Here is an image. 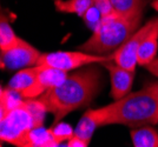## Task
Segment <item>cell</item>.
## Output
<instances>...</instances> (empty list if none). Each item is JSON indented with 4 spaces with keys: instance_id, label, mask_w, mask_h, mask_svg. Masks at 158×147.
I'll use <instances>...</instances> for the list:
<instances>
[{
    "instance_id": "obj_1",
    "label": "cell",
    "mask_w": 158,
    "mask_h": 147,
    "mask_svg": "<svg viewBox=\"0 0 158 147\" xmlns=\"http://www.w3.org/2000/svg\"><path fill=\"white\" fill-rule=\"evenodd\" d=\"M103 88V73L96 64L80 67L58 86L52 87L39 99L47 112L54 115L53 124L64 119L69 113L89 106Z\"/></svg>"
},
{
    "instance_id": "obj_2",
    "label": "cell",
    "mask_w": 158,
    "mask_h": 147,
    "mask_svg": "<svg viewBox=\"0 0 158 147\" xmlns=\"http://www.w3.org/2000/svg\"><path fill=\"white\" fill-rule=\"evenodd\" d=\"M105 111L106 126L124 125L136 128L158 125V98L148 86L106 105Z\"/></svg>"
},
{
    "instance_id": "obj_3",
    "label": "cell",
    "mask_w": 158,
    "mask_h": 147,
    "mask_svg": "<svg viewBox=\"0 0 158 147\" xmlns=\"http://www.w3.org/2000/svg\"><path fill=\"white\" fill-rule=\"evenodd\" d=\"M140 21L142 15L136 18H124L116 13L105 15L78 50L98 55L113 54L138 30Z\"/></svg>"
},
{
    "instance_id": "obj_4",
    "label": "cell",
    "mask_w": 158,
    "mask_h": 147,
    "mask_svg": "<svg viewBox=\"0 0 158 147\" xmlns=\"http://www.w3.org/2000/svg\"><path fill=\"white\" fill-rule=\"evenodd\" d=\"M34 127V118L24 99L20 106L1 118L0 139L14 146L28 147V134Z\"/></svg>"
},
{
    "instance_id": "obj_5",
    "label": "cell",
    "mask_w": 158,
    "mask_h": 147,
    "mask_svg": "<svg viewBox=\"0 0 158 147\" xmlns=\"http://www.w3.org/2000/svg\"><path fill=\"white\" fill-rule=\"evenodd\" d=\"M113 60V54L98 55V54L87 53L84 51H58L51 53H41L37 65L58 68L61 71H72L80 67L87 66L91 64H104L106 61Z\"/></svg>"
},
{
    "instance_id": "obj_6",
    "label": "cell",
    "mask_w": 158,
    "mask_h": 147,
    "mask_svg": "<svg viewBox=\"0 0 158 147\" xmlns=\"http://www.w3.org/2000/svg\"><path fill=\"white\" fill-rule=\"evenodd\" d=\"M153 22H155V18L148 21L144 26L139 27L138 30L113 53V61L117 65L124 67L129 71L135 72L136 66L138 64V52L140 45L144 40V38L146 37V34L150 32L151 27L153 26Z\"/></svg>"
},
{
    "instance_id": "obj_7",
    "label": "cell",
    "mask_w": 158,
    "mask_h": 147,
    "mask_svg": "<svg viewBox=\"0 0 158 147\" xmlns=\"http://www.w3.org/2000/svg\"><path fill=\"white\" fill-rule=\"evenodd\" d=\"M39 51L30 45L27 41L23 40L13 48L1 51L0 61L2 70H21L25 67L35 66L39 60Z\"/></svg>"
},
{
    "instance_id": "obj_8",
    "label": "cell",
    "mask_w": 158,
    "mask_h": 147,
    "mask_svg": "<svg viewBox=\"0 0 158 147\" xmlns=\"http://www.w3.org/2000/svg\"><path fill=\"white\" fill-rule=\"evenodd\" d=\"M39 66L40 70L35 82L30 88H27L26 91L20 93V95L24 99L39 98L41 94H44L50 88L58 86L59 84H61L67 77V72H65V71L53 68V67L44 66V65H39Z\"/></svg>"
},
{
    "instance_id": "obj_9",
    "label": "cell",
    "mask_w": 158,
    "mask_h": 147,
    "mask_svg": "<svg viewBox=\"0 0 158 147\" xmlns=\"http://www.w3.org/2000/svg\"><path fill=\"white\" fill-rule=\"evenodd\" d=\"M103 65L110 74L112 98L114 100H118L120 98L125 97L126 94L130 93L132 84H133L135 72L119 66L113 60L106 61Z\"/></svg>"
},
{
    "instance_id": "obj_10",
    "label": "cell",
    "mask_w": 158,
    "mask_h": 147,
    "mask_svg": "<svg viewBox=\"0 0 158 147\" xmlns=\"http://www.w3.org/2000/svg\"><path fill=\"white\" fill-rule=\"evenodd\" d=\"M102 126H106L105 106L86 111L74 128V135L91 142L94 131Z\"/></svg>"
},
{
    "instance_id": "obj_11",
    "label": "cell",
    "mask_w": 158,
    "mask_h": 147,
    "mask_svg": "<svg viewBox=\"0 0 158 147\" xmlns=\"http://www.w3.org/2000/svg\"><path fill=\"white\" fill-rule=\"evenodd\" d=\"M158 51V17L155 18L153 26L150 32L146 34L144 40L140 45L138 52V64L142 66H146L150 61L156 58Z\"/></svg>"
},
{
    "instance_id": "obj_12",
    "label": "cell",
    "mask_w": 158,
    "mask_h": 147,
    "mask_svg": "<svg viewBox=\"0 0 158 147\" xmlns=\"http://www.w3.org/2000/svg\"><path fill=\"white\" fill-rule=\"evenodd\" d=\"M39 70V65H35L33 67H25L24 70H20L10 80L7 88L15 91L18 93H23L24 91H26L27 88H30L35 82Z\"/></svg>"
},
{
    "instance_id": "obj_13",
    "label": "cell",
    "mask_w": 158,
    "mask_h": 147,
    "mask_svg": "<svg viewBox=\"0 0 158 147\" xmlns=\"http://www.w3.org/2000/svg\"><path fill=\"white\" fill-rule=\"evenodd\" d=\"M113 12L124 18L143 15L146 0H110Z\"/></svg>"
},
{
    "instance_id": "obj_14",
    "label": "cell",
    "mask_w": 158,
    "mask_h": 147,
    "mask_svg": "<svg viewBox=\"0 0 158 147\" xmlns=\"http://www.w3.org/2000/svg\"><path fill=\"white\" fill-rule=\"evenodd\" d=\"M131 139L135 147H158V132L151 125L132 128Z\"/></svg>"
},
{
    "instance_id": "obj_15",
    "label": "cell",
    "mask_w": 158,
    "mask_h": 147,
    "mask_svg": "<svg viewBox=\"0 0 158 147\" xmlns=\"http://www.w3.org/2000/svg\"><path fill=\"white\" fill-rule=\"evenodd\" d=\"M93 5V0H54V7L60 13L77 14L83 17Z\"/></svg>"
},
{
    "instance_id": "obj_16",
    "label": "cell",
    "mask_w": 158,
    "mask_h": 147,
    "mask_svg": "<svg viewBox=\"0 0 158 147\" xmlns=\"http://www.w3.org/2000/svg\"><path fill=\"white\" fill-rule=\"evenodd\" d=\"M59 146L54 139L50 128L43 126L34 127L28 134V147H56Z\"/></svg>"
},
{
    "instance_id": "obj_17",
    "label": "cell",
    "mask_w": 158,
    "mask_h": 147,
    "mask_svg": "<svg viewBox=\"0 0 158 147\" xmlns=\"http://www.w3.org/2000/svg\"><path fill=\"white\" fill-rule=\"evenodd\" d=\"M21 41V38H19L14 33L13 28L11 27L10 22L5 18V15H1V21H0V50L5 51L13 48Z\"/></svg>"
},
{
    "instance_id": "obj_18",
    "label": "cell",
    "mask_w": 158,
    "mask_h": 147,
    "mask_svg": "<svg viewBox=\"0 0 158 147\" xmlns=\"http://www.w3.org/2000/svg\"><path fill=\"white\" fill-rule=\"evenodd\" d=\"M24 98L20 93L12 91L10 88H1V102H0V117L4 118L8 112L20 106Z\"/></svg>"
},
{
    "instance_id": "obj_19",
    "label": "cell",
    "mask_w": 158,
    "mask_h": 147,
    "mask_svg": "<svg viewBox=\"0 0 158 147\" xmlns=\"http://www.w3.org/2000/svg\"><path fill=\"white\" fill-rule=\"evenodd\" d=\"M50 131L52 134L54 141L60 146V144H63L64 141H67L71 139L74 134V129L66 122H57L53 124L52 127H50Z\"/></svg>"
},
{
    "instance_id": "obj_20",
    "label": "cell",
    "mask_w": 158,
    "mask_h": 147,
    "mask_svg": "<svg viewBox=\"0 0 158 147\" xmlns=\"http://www.w3.org/2000/svg\"><path fill=\"white\" fill-rule=\"evenodd\" d=\"M84 21H85V24L89 26V28H91V30H94L96 27L98 26V24L102 20V18H103V14L100 12V10H99L98 7L94 5V2H93V5L87 11L85 12V14L81 17Z\"/></svg>"
},
{
    "instance_id": "obj_21",
    "label": "cell",
    "mask_w": 158,
    "mask_h": 147,
    "mask_svg": "<svg viewBox=\"0 0 158 147\" xmlns=\"http://www.w3.org/2000/svg\"><path fill=\"white\" fill-rule=\"evenodd\" d=\"M93 2H94V5L100 10L103 17L109 15V14H111V13H114L113 10H112L110 0H93Z\"/></svg>"
},
{
    "instance_id": "obj_22",
    "label": "cell",
    "mask_w": 158,
    "mask_h": 147,
    "mask_svg": "<svg viewBox=\"0 0 158 147\" xmlns=\"http://www.w3.org/2000/svg\"><path fill=\"white\" fill-rule=\"evenodd\" d=\"M89 145H90V142H87L86 140L79 138L74 134H73V137L71 139L67 140V144H66V146L69 147H87Z\"/></svg>"
},
{
    "instance_id": "obj_23",
    "label": "cell",
    "mask_w": 158,
    "mask_h": 147,
    "mask_svg": "<svg viewBox=\"0 0 158 147\" xmlns=\"http://www.w3.org/2000/svg\"><path fill=\"white\" fill-rule=\"evenodd\" d=\"M145 67H146V70H148L150 73H152L155 77H157L158 78V58L157 57H156L152 61H150Z\"/></svg>"
},
{
    "instance_id": "obj_24",
    "label": "cell",
    "mask_w": 158,
    "mask_h": 147,
    "mask_svg": "<svg viewBox=\"0 0 158 147\" xmlns=\"http://www.w3.org/2000/svg\"><path fill=\"white\" fill-rule=\"evenodd\" d=\"M148 87L151 89L153 93L156 94V97L158 98V82H153V84H150V85H148Z\"/></svg>"
},
{
    "instance_id": "obj_25",
    "label": "cell",
    "mask_w": 158,
    "mask_h": 147,
    "mask_svg": "<svg viewBox=\"0 0 158 147\" xmlns=\"http://www.w3.org/2000/svg\"><path fill=\"white\" fill-rule=\"evenodd\" d=\"M151 6L158 12V0H153V1L151 2Z\"/></svg>"
}]
</instances>
